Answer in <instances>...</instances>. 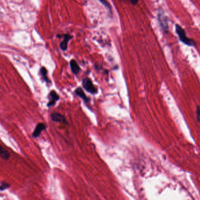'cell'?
Returning a JSON list of instances; mask_svg holds the SVG:
<instances>
[{"mask_svg": "<svg viewBox=\"0 0 200 200\" xmlns=\"http://www.w3.org/2000/svg\"><path fill=\"white\" fill-rule=\"evenodd\" d=\"M62 36L64 38V40H63L61 43H60V47L61 48V49L63 50V51H65L67 50V45H68V43H69V40L73 38L72 36L70 35L69 34H64V35H62Z\"/></svg>", "mask_w": 200, "mask_h": 200, "instance_id": "6", "label": "cell"}, {"mask_svg": "<svg viewBox=\"0 0 200 200\" xmlns=\"http://www.w3.org/2000/svg\"><path fill=\"white\" fill-rule=\"evenodd\" d=\"M158 20H159L160 25L164 32H167L168 30V25L166 17L163 13H159L158 15Z\"/></svg>", "mask_w": 200, "mask_h": 200, "instance_id": "3", "label": "cell"}, {"mask_svg": "<svg viewBox=\"0 0 200 200\" xmlns=\"http://www.w3.org/2000/svg\"><path fill=\"white\" fill-rule=\"evenodd\" d=\"M0 157H1L2 159L5 160H8L9 158V153L7 150L4 149L1 145H0Z\"/></svg>", "mask_w": 200, "mask_h": 200, "instance_id": "10", "label": "cell"}, {"mask_svg": "<svg viewBox=\"0 0 200 200\" xmlns=\"http://www.w3.org/2000/svg\"><path fill=\"white\" fill-rule=\"evenodd\" d=\"M99 1L105 7H107L108 9L111 10V6L110 5V4L108 3V1L107 0H99Z\"/></svg>", "mask_w": 200, "mask_h": 200, "instance_id": "12", "label": "cell"}, {"mask_svg": "<svg viewBox=\"0 0 200 200\" xmlns=\"http://www.w3.org/2000/svg\"><path fill=\"white\" fill-rule=\"evenodd\" d=\"M82 85L83 88L85 89L87 92L92 94H96L98 92V90L95 87L94 84L92 83V81L89 78H85L83 80Z\"/></svg>", "mask_w": 200, "mask_h": 200, "instance_id": "2", "label": "cell"}, {"mask_svg": "<svg viewBox=\"0 0 200 200\" xmlns=\"http://www.w3.org/2000/svg\"><path fill=\"white\" fill-rule=\"evenodd\" d=\"M196 117L197 121L200 122V107H197L196 110Z\"/></svg>", "mask_w": 200, "mask_h": 200, "instance_id": "14", "label": "cell"}, {"mask_svg": "<svg viewBox=\"0 0 200 200\" xmlns=\"http://www.w3.org/2000/svg\"><path fill=\"white\" fill-rule=\"evenodd\" d=\"M120 1L125 3H128L133 5H135L138 4L139 0H120Z\"/></svg>", "mask_w": 200, "mask_h": 200, "instance_id": "13", "label": "cell"}, {"mask_svg": "<svg viewBox=\"0 0 200 200\" xmlns=\"http://www.w3.org/2000/svg\"><path fill=\"white\" fill-rule=\"evenodd\" d=\"M75 93L78 97L81 98L86 104H87L89 102V99L87 97L85 93H84V91L81 88L78 87L77 89H76Z\"/></svg>", "mask_w": 200, "mask_h": 200, "instance_id": "9", "label": "cell"}, {"mask_svg": "<svg viewBox=\"0 0 200 200\" xmlns=\"http://www.w3.org/2000/svg\"><path fill=\"white\" fill-rule=\"evenodd\" d=\"M70 66L72 72L75 74V75H77L81 70L80 66H79L78 63L75 60H71L70 62Z\"/></svg>", "mask_w": 200, "mask_h": 200, "instance_id": "8", "label": "cell"}, {"mask_svg": "<svg viewBox=\"0 0 200 200\" xmlns=\"http://www.w3.org/2000/svg\"><path fill=\"white\" fill-rule=\"evenodd\" d=\"M176 32L180 41L183 42L184 44L188 45L189 46H195V42L192 39L188 38L187 36L185 30L183 29V28H182V26H180L179 25L176 24Z\"/></svg>", "mask_w": 200, "mask_h": 200, "instance_id": "1", "label": "cell"}, {"mask_svg": "<svg viewBox=\"0 0 200 200\" xmlns=\"http://www.w3.org/2000/svg\"><path fill=\"white\" fill-rule=\"evenodd\" d=\"M40 73H41V75L42 76V77H44V80L46 81V82H49V80H48V78L47 77V74H48V71H47V70L46 69L45 67H42L40 70Z\"/></svg>", "mask_w": 200, "mask_h": 200, "instance_id": "11", "label": "cell"}, {"mask_svg": "<svg viewBox=\"0 0 200 200\" xmlns=\"http://www.w3.org/2000/svg\"><path fill=\"white\" fill-rule=\"evenodd\" d=\"M8 187H9V185L8 184H4L0 186V189H1V190H4V189H6V188H7Z\"/></svg>", "mask_w": 200, "mask_h": 200, "instance_id": "15", "label": "cell"}, {"mask_svg": "<svg viewBox=\"0 0 200 200\" xmlns=\"http://www.w3.org/2000/svg\"><path fill=\"white\" fill-rule=\"evenodd\" d=\"M46 128V126L44 123H39L36 126V128L33 133V136L34 138H38L40 135L41 132Z\"/></svg>", "mask_w": 200, "mask_h": 200, "instance_id": "7", "label": "cell"}, {"mask_svg": "<svg viewBox=\"0 0 200 200\" xmlns=\"http://www.w3.org/2000/svg\"><path fill=\"white\" fill-rule=\"evenodd\" d=\"M51 119L53 121L55 122H59L67 124V121L66 120V117L64 115L58 113V112H53L51 114Z\"/></svg>", "mask_w": 200, "mask_h": 200, "instance_id": "4", "label": "cell"}, {"mask_svg": "<svg viewBox=\"0 0 200 200\" xmlns=\"http://www.w3.org/2000/svg\"><path fill=\"white\" fill-rule=\"evenodd\" d=\"M49 97L50 98V101L48 104V107L53 106V105L55 104L56 102L59 100V96L55 90L51 91V92L49 94Z\"/></svg>", "mask_w": 200, "mask_h": 200, "instance_id": "5", "label": "cell"}]
</instances>
